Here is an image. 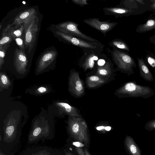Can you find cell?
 Wrapping results in <instances>:
<instances>
[{
    "mask_svg": "<svg viewBox=\"0 0 155 155\" xmlns=\"http://www.w3.org/2000/svg\"><path fill=\"white\" fill-rule=\"evenodd\" d=\"M68 130L73 139L82 143L89 148L90 143L89 131L86 123L81 116H70L68 122Z\"/></svg>",
    "mask_w": 155,
    "mask_h": 155,
    "instance_id": "1",
    "label": "cell"
},
{
    "mask_svg": "<svg viewBox=\"0 0 155 155\" xmlns=\"http://www.w3.org/2000/svg\"><path fill=\"white\" fill-rule=\"evenodd\" d=\"M116 95L120 98L141 97L147 98L155 94L154 90L147 86L137 84L134 82H129L117 89Z\"/></svg>",
    "mask_w": 155,
    "mask_h": 155,
    "instance_id": "2",
    "label": "cell"
},
{
    "mask_svg": "<svg viewBox=\"0 0 155 155\" xmlns=\"http://www.w3.org/2000/svg\"><path fill=\"white\" fill-rule=\"evenodd\" d=\"M55 36L63 42L82 49L84 52L95 51L101 52L104 45L101 44L90 42L83 39L66 35L56 30Z\"/></svg>",
    "mask_w": 155,
    "mask_h": 155,
    "instance_id": "3",
    "label": "cell"
},
{
    "mask_svg": "<svg viewBox=\"0 0 155 155\" xmlns=\"http://www.w3.org/2000/svg\"><path fill=\"white\" fill-rule=\"evenodd\" d=\"M111 54L112 59L119 69L129 75L134 74V68L137 65L132 57L117 50L111 52Z\"/></svg>",
    "mask_w": 155,
    "mask_h": 155,
    "instance_id": "4",
    "label": "cell"
},
{
    "mask_svg": "<svg viewBox=\"0 0 155 155\" xmlns=\"http://www.w3.org/2000/svg\"><path fill=\"white\" fill-rule=\"evenodd\" d=\"M56 30L69 35L94 43L101 44L96 39L81 31L78 28V24L71 21H64L54 25Z\"/></svg>",
    "mask_w": 155,
    "mask_h": 155,
    "instance_id": "5",
    "label": "cell"
},
{
    "mask_svg": "<svg viewBox=\"0 0 155 155\" xmlns=\"http://www.w3.org/2000/svg\"><path fill=\"white\" fill-rule=\"evenodd\" d=\"M58 52L54 47L48 48L42 52L37 60L36 71L40 72L55 63Z\"/></svg>",
    "mask_w": 155,
    "mask_h": 155,
    "instance_id": "6",
    "label": "cell"
},
{
    "mask_svg": "<svg viewBox=\"0 0 155 155\" xmlns=\"http://www.w3.org/2000/svg\"><path fill=\"white\" fill-rule=\"evenodd\" d=\"M39 18L37 16L31 21L24 24L25 28L24 36L25 48L30 53L36 41L39 30Z\"/></svg>",
    "mask_w": 155,
    "mask_h": 155,
    "instance_id": "7",
    "label": "cell"
},
{
    "mask_svg": "<svg viewBox=\"0 0 155 155\" xmlns=\"http://www.w3.org/2000/svg\"><path fill=\"white\" fill-rule=\"evenodd\" d=\"M70 91L75 96L81 97L84 93V83L79 73L73 71L71 73L69 80Z\"/></svg>",
    "mask_w": 155,
    "mask_h": 155,
    "instance_id": "8",
    "label": "cell"
},
{
    "mask_svg": "<svg viewBox=\"0 0 155 155\" xmlns=\"http://www.w3.org/2000/svg\"><path fill=\"white\" fill-rule=\"evenodd\" d=\"M83 21L92 27L100 31L104 34L112 29L116 26L117 22H109L100 21L97 18H90L85 19Z\"/></svg>",
    "mask_w": 155,
    "mask_h": 155,
    "instance_id": "9",
    "label": "cell"
},
{
    "mask_svg": "<svg viewBox=\"0 0 155 155\" xmlns=\"http://www.w3.org/2000/svg\"><path fill=\"white\" fill-rule=\"evenodd\" d=\"M28 59L25 51L16 48L14 53V65L17 70L20 73L26 70Z\"/></svg>",
    "mask_w": 155,
    "mask_h": 155,
    "instance_id": "10",
    "label": "cell"
},
{
    "mask_svg": "<svg viewBox=\"0 0 155 155\" xmlns=\"http://www.w3.org/2000/svg\"><path fill=\"white\" fill-rule=\"evenodd\" d=\"M37 12L34 8H30L20 12L15 18L13 25H18L27 23L37 16Z\"/></svg>",
    "mask_w": 155,
    "mask_h": 155,
    "instance_id": "11",
    "label": "cell"
},
{
    "mask_svg": "<svg viewBox=\"0 0 155 155\" xmlns=\"http://www.w3.org/2000/svg\"><path fill=\"white\" fill-rule=\"evenodd\" d=\"M101 52L95 51H90L85 52L84 54L81 58L82 61L81 66L83 69L87 70L88 69H92L94 67V61L98 59V54Z\"/></svg>",
    "mask_w": 155,
    "mask_h": 155,
    "instance_id": "12",
    "label": "cell"
},
{
    "mask_svg": "<svg viewBox=\"0 0 155 155\" xmlns=\"http://www.w3.org/2000/svg\"><path fill=\"white\" fill-rule=\"evenodd\" d=\"M124 144L126 150L129 155H142L140 150L130 136L126 137Z\"/></svg>",
    "mask_w": 155,
    "mask_h": 155,
    "instance_id": "13",
    "label": "cell"
},
{
    "mask_svg": "<svg viewBox=\"0 0 155 155\" xmlns=\"http://www.w3.org/2000/svg\"><path fill=\"white\" fill-rule=\"evenodd\" d=\"M138 64L140 70V76L145 80L149 82L153 81V76L150 71L142 58H137Z\"/></svg>",
    "mask_w": 155,
    "mask_h": 155,
    "instance_id": "14",
    "label": "cell"
},
{
    "mask_svg": "<svg viewBox=\"0 0 155 155\" xmlns=\"http://www.w3.org/2000/svg\"><path fill=\"white\" fill-rule=\"evenodd\" d=\"M106 15H110L118 17L123 16L131 12V10L121 7H110L103 8Z\"/></svg>",
    "mask_w": 155,
    "mask_h": 155,
    "instance_id": "15",
    "label": "cell"
},
{
    "mask_svg": "<svg viewBox=\"0 0 155 155\" xmlns=\"http://www.w3.org/2000/svg\"><path fill=\"white\" fill-rule=\"evenodd\" d=\"M12 24L8 25L2 32L0 40V46L6 44H10L13 40L11 32Z\"/></svg>",
    "mask_w": 155,
    "mask_h": 155,
    "instance_id": "16",
    "label": "cell"
},
{
    "mask_svg": "<svg viewBox=\"0 0 155 155\" xmlns=\"http://www.w3.org/2000/svg\"><path fill=\"white\" fill-rule=\"evenodd\" d=\"M56 104L63 112L69 115L70 116H81L77 110L68 104L63 102H58Z\"/></svg>",
    "mask_w": 155,
    "mask_h": 155,
    "instance_id": "17",
    "label": "cell"
},
{
    "mask_svg": "<svg viewBox=\"0 0 155 155\" xmlns=\"http://www.w3.org/2000/svg\"><path fill=\"white\" fill-rule=\"evenodd\" d=\"M102 77L97 75H92L87 77L86 83L89 88H94L104 84L106 82Z\"/></svg>",
    "mask_w": 155,
    "mask_h": 155,
    "instance_id": "18",
    "label": "cell"
},
{
    "mask_svg": "<svg viewBox=\"0 0 155 155\" xmlns=\"http://www.w3.org/2000/svg\"><path fill=\"white\" fill-rule=\"evenodd\" d=\"M25 31L24 24L13 25L11 28V32L13 40L17 38H24Z\"/></svg>",
    "mask_w": 155,
    "mask_h": 155,
    "instance_id": "19",
    "label": "cell"
},
{
    "mask_svg": "<svg viewBox=\"0 0 155 155\" xmlns=\"http://www.w3.org/2000/svg\"><path fill=\"white\" fill-rule=\"evenodd\" d=\"M111 64L107 61L104 65L98 67L96 74L101 77H107L111 74Z\"/></svg>",
    "mask_w": 155,
    "mask_h": 155,
    "instance_id": "20",
    "label": "cell"
},
{
    "mask_svg": "<svg viewBox=\"0 0 155 155\" xmlns=\"http://www.w3.org/2000/svg\"><path fill=\"white\" fill-rule=\"evenodd\" d=\"M155 29V19H150L145 23L139 25L136 31L138 32H143Z\"/></svg>",
    "mask_w": 155,
    "mask_h": 155,
    "instance_id": "21",
    "label": "cell"
},
{
    "mask_svg": "<svg viewBox=\"0 0 155 155\" xmlns=\"http://www.w3.org/2000/svg\"><path fill=\"white\" fill-rule=\"evenodd\" d=\"M109 44L111 46L123 49L128 51H130L129 48L127 44L123 41L119 40H114L109 43Z\"/></svg>",
    "mask_w": 155,
    "mask_h": 155,
    "instance_id": "22",
    "label": "cell"
},
{
    "mask_svg": "<svg viewBox=\"0 0 155 155\" xmlns=\"http://www.w3.org/2000/svg\"><path fill=\"white\" fill-rule=\"evenodd\" d=\"M10 46V44H6L0 46V69L4 63L6 52Z\"/></svg>",
    "mask_w": 155,
    "mask_h": 155,
    "instance_id": "23",
    "label": "cell"
},
{
    "mask_svg": "<svg viewBox=\"0 0 155 155\" xmlns=\"http://www.w3.org/2000/svg\"><path fill=\"white\" fill-rule=\"evenodd\" d=\"M1 87H7L11 84V83L7 76L4 74H0Z\"/></svg>",
    "mask_w": 155,
    "mask_h": 155,
    "instance_id": "24",
    "label": "cell"
},
{
    "mask_svg": "<svg viewBox=\"0 0 155 155\" xmlns=\"http://www.w3.org/2000/svg\"><path fill=\"white\" fill-rule=\"evenodd\" d=\"M144 128L146 130L149 131L155 130V119L148 121L145 124Z\"/></svg>",
    "mask_w": 155,
    "mask_h": 155,
    "instance_id": "25",
    "label": "cell"
},
{
    "mask_svg": "<svg viewBox=\"0 0 155 155\" xmlns=\"http://www.w3.org/2000/svg\"><path fill=\"white\" fill-rule=\"evenodd\" d=\"M13 40L15 41L19 49L25 51V47L24 38H17Z\"/></svg>",
    "mask_w": 155,
    "mask_h": 155,
    "instance_id": "26",
    "label": "cell"
},
{
    "mask_svg": "<svg viewBox=\"0 0 155 155\" xmlns=\"http://www.w3.org/2000/svg\"><path fill=\"white\" fill-rule=\"evenodd\" d=\"M87 0H72L73 2L77 5H80L81 6L83 5V6L84 5H86L87 4H88V3H87Z\"/></svg>",
    "mask_w": 155,
    "mask_h": 155,
    "instance_id": "27",
    "label": "cell"
},
{
    "mask_svg": "<svg viewBox=\"0 0 155 155\" xmlns=\"http://www.w3.org/2000/svg\"><path fill=\"white\" fill-rule=\"evenodd\" d=\"M75 149L79 155H85L82 148L76 147H75Z\"/></svg>",
    "mask_w": 155,
    "mask_h": 155,
    "instance_id": "28",
    "label": "cell"
},
{
    "mask_svg": "<svg viewBox=\"0 0 155 155\" xmlns=\"http://www.w3.org/2000/svg\"><path fill=\"white\" fill-rule=\"evenodd\" d=\"M147 60L149 64L153 68L155 67V60L153 58L150 57L147 58Z\"/></svg>",
    "mask_w": 155,
    "mask_h": 155,
    "instance_id": "29",
    "label": "cell"
},
{
    "mask_svg": "<svg viewBox=\"0 0 155 155\" xmlns=\"http://www.w3.org/2000/svg\"><path fill=\"white\" fill-rule=\"evenodd\" d=\"M37 92L39 93H44L47 91V88L44 87H41L37 89Z\"/></svg>",
    "mask_w": 155,
    "mask_h": 155,
    "instance_id": "30",
    "label": "cell"
},
{
    "mask_svg": "<svg viewBox=\"0 0 155 155\" xmlns=\"http://www.w3.org/2000/svg\"><path fill=\"white\" fill-rule=\"evenodd\" d=\"M32 155H51V154L49 152L46 150H42Z\"/></svg>",
    "mask_w": 155,
    "mask_h": 155,
    "instance_id": "31",
    "label": "cell"
},
{
    "mask_svg": "<svg viewBox=\"0 0 155 155\" xmlns=\"http://www.w3.org/2000/svg\"><path fill=\"white\" fill-rule=\"evenodd\" d=\"M96 129L98 130H99L101 129V130H102L103 129H104L108 131L110 130L111 127L109 126H100L97 127H96Z\"/></svg>",
    "mask_w": 155,
    "mask_h": 155,
    "instance_id": "32",
    "label": "cell"
},
{
    "mask_svg": "<svg viewBox=\"0 0 155 155\" xmlns=\"http://www.w3.org/2000/svg\"><path fill=\"white\" fill-rule=\"evenodd\" d=\"M106 61L104 59H101L98 60L97 64L99 66H102L105 64Z\"/></svg>",
    "mask_w": 155,
    "mask_h": 155,
    "instance_id": "33",
    "label": "cell"
},
{
    "mask_svg": "<svg viewBox=\"0 0 155 155\" xmlns=\"http://www.w3.org/2000/svg\"><path fill=\"white\" fill-rule=\"evenodd\" d=\"M64 153L65 155H75L70 151L66 150H64Z\"/></svg>",
    "mask_w": 155,
    "mask_h": 155,
    "instance_id": "34",
    "label": "cell"
},
{
    "mask_svg": "<svg viewBox=\"0 0 155 155\" xmlns=\"http://www.w3.org/2000/svg\"><path fill=\"white\" fill-rule=\"evenodd\" d=\"M84 150L85 155H91L87 148H84Z\"/></svg>",
    "mask_w": 155,
    "mask_h": 155,
    "instance_id": "35",
    "label": "cell"
},
{
    "mask_svg": "<svg viewBox=\"0 0 155 155\" xmlns=\"http://www.w3.org/2000/svg\"><path fill=\"white\" fill-rule=\"evenodd\" d=\"M0 155H5L3 153L0 151Z\"/></svg>",
    "mask_w": 155,
    "mask_h": 155,
    "instance_id": "36",
    "label": "cell"
},
{
    "mask_svg": "<svg viewBox=\"0 0 155 155\" xmlns=\"http://www.w3.org/2000/svg\"><path fill=\"white\" fill-rule=\"evenodd\" d=\"M1 27H2V25H1V23H0V29H1Z\"/></svg>",
    "mask_w": 155,
    "mask_h": 155,
    "instance_id": "37",
    "label": "cell"
},
{
    "mask_svg": "<svg viewBox=\"0 0 155 155\" xmlns=\"http://www.w3.org/2000/svg\"><path fill=\"white\" fill-rule=\"evenodd\" d=\"M154 6H155V5H154Z\"/></svg>",
    "mask_w": 155,
    "mask_h": 155,
    "instance_id": "38",
    "label": "cell"
}]
</instances>
